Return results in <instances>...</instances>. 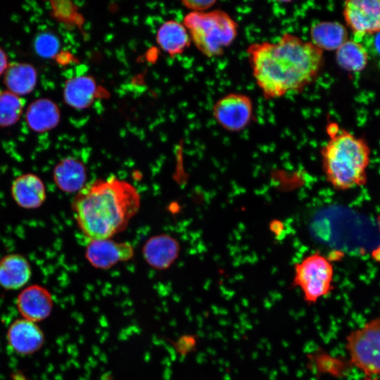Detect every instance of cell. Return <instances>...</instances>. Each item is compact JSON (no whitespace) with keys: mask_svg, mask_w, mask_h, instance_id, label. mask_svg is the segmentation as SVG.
I'll use <instances>...</instances> for the list:
<instances>
[{"mask_svg":"<svg viewBox=\"0 0 380 380\" xmlns=\"http://www.w3.org/2000/svg\"><path fill=\"white\" fill-rule=\"evenodd\" d=\"M246 53L255 83L266 99L303 91L317 79L324 61L323 51L290 32L275 42L252 43Z\"/></svg>","mask_w":380,"mask_h":380,"instance_id":"6da1fadb","label":"cell"},{"mask_svg":"<svg viewBox=\"0 0 380 380\" xmlns=\"http://www.w3.org/2000/svg\"><path fill=\"white\" fill-rule=\"evenodd\" d=\"M140 205L137 188L115 176L87 183L72 201L78 227L89 241L112 238L125 230Z\"/></svg>","mask_w":380,"mask_h":380,"instance_id":"7a4b0ae2","label":"cell"},{"mask_svg":"<svg viewBox=\"0 0 380 380\" xmlns=\"http://www.w3.org/2000/svg\"><path fill=\"white\" fill-rule=\"evenodd\" d=\"M326 130L329 139L320 154L327 181L338 191L365 186L371 155L367 141L334 121L328 122Z\"/></svg>","mask_w":380,"mask_h":380,"instance_id":"3957f363","label":"cell"},{"mask_svg":"<svg viewBox=\"0 0 380 380\" xmlns=\"http://www.w3.org/2000/svg\"><path fill=\"white\" fill-rule=\"evenodd\" d=\"M183 24L197 49L208 58L223 54L238 35V23L226 11L190 12Z\"/></svg>","mask_w":380,"mask_h":380,"instance_id":"277c9868","label":"cell"},{"mask_svg":"<svg viewBox=\"0 0 380 380\" xmlns=\"http://www.w3.org/2000/svg\"><path fill=\"white\" fill-rule=\"evenodd\" d=\"M334 272L331 260L314 253L295 265L293 286L300 289L308 305L315 304L333 290Z\"/></svg>","mask_w":380,"mask_h":380,"instance_id":"5b68a950","label":"cell"},{"mask_svg":"<svg viewBox=\"0 0 380 380\" xmlns=\"http://www.w3.org/2000/svg\"><path fill=\"white\" fill-rule=\"evenodd\" d=\"M350 361L367 376H380V317L372 319L346 336Z\"/></svg>","mask_w":380,"mask_h":380,"instance_id":"8992f818","label":"cell"},{"mask_svg":"<svg viewBox=\"0 0 380 380\" xmlns=\"http://www.w3.org/2000/svg\"><path fill=\"white\" fill-rule=\"evenodd\" d=\"M212 114L224 129L239 132L246 128L253 119V101L246 94L229 93L215 103Z\"/></svg>","mask_w":380,"mask_h":380,"instance_id":"52a82bcc","label":"cell"},{"mask_svg":"<svg viewBox=\"0 0 380 380\" xmlns=\"http://www.w3.org/2000/svg\"><path fill=\"white\" fill-rule=\"evenodd\" d=\"M343 15L346 27L357 39L380 32V0H348Z\"/></svg>","mask_w":380,"mask_h":380,"instance_id":"ba28073f","label":"cell"},{"mask_svg":"<svg viewBox=\"0 0 380 380\" xmlns=\"http://www.w3.org/2000/svg\"><path fill=\"white\" fill-rule=\"evenodd\" d=\"M134 248L129 242H118L112 238L90 240L85 249L89 264L99 270H108L132 258Z\"/></svg>","mask_w":380,"mask_h":380,"instance_id":"9c48e42d","label":"cell"},{"mask_svg":"<svg viewBox=\"0 0 380 380\" xmlns=\"http://www.w3.org/2000/svg\"><path fill=\"white\" fill-rule=\"evenodd\" d=\"M6 337L11 350L20 356L36 353L45 343L44 331L38 323L22 317L11 322L7 329Z\"/></svg>","mask_w":380,"mask_h":380,"instance_id":"30bf717a","label":"cell"},{"mask_svg":"<svg viewBox=\"0 0 380 380\" xmlns=\"http://www.w3.org/2000/svg\"><path fill=\"white\" fill-rule=\"evenodd\" d=\"M53 298L46 287L40 284L26 286L16 298V308L22 318L39 323L47 319L53 308Z\"/></svg>","mask_w":380,"mask_h":380,"instance_id":"8fae6325","label":"cell"},{"mask_svg":"<svg viewBox=\"0 0 380 380\" xmlns=\"http://www.w3.org/2000/svg\"><path fill=\"white\" fill-rule=\"evenodd\" d=\"M11 194L15 203L26 210L39 208L46 198V189L43 180L31 172L22 174L13 180Z\"/></svg>","mask_w":380,"mask_h":380,"instance_id":"7c38bea8","label":"cell"},{"mask_svg":"<svg viewBox=\"0 0 380 380\" xmlns=\"http://www.w3.org/2000/svg\"><path fill=\"white\" fill-rule=\"evenodd\" d=\"M180 246L173 236L162 234L151 236L144 243L142 254L146 263L157 270L168 269L178 258Z\"/></svg>","mask_w":380,"mask_h":380,"instance_id":"4fadbf2b","label":"cell"},{"mask_svg":"<svg viewBox=\"0 0 380 380\" xmlns=\"http://www.w3.org/2000/svg\"><path fill=\"white\" fill-rule=\"evenodd\" d=\"M31 277V265L25 255L12 253L0 258V286L4 290L23 289Z\"/></svg>","mask_w":380,"mask_h":380,"instance_id":"5bb4252c","label":"cell"},{"mask_svg":"<svg viewBox=\"0 0 380 380\" xmlns=\"http://www.w3.org/2000/svg\"><path fill=\"white\" fill-rule=\"evenodd\" d=\"M53 179L61 191L68 194H77L87 184V170L79 159L66 157L61 159L54 167Z\"/></svg>","mask_w":380,"mask_h":380,"instance_id":"9a60e30c","label":"cell"},{"mask_svg":"<svg viewBox=\"0 0 380 380\" xmlns=\"http://www.w3.org/2000/svg\"><path fill=\"white\" fill-rule=\"evenodd\" d=\"M99 86L90 75H78L68 80L63 96L67 105L82 110L89 108L99 96Z\"/></svg>","mask_w":380,"mask_h":380,"instance_id":"2e32d148","label":"cell"},{"mask_svg":"<svg viewBox=\"0 0 380 380\" xmlns=\"http://www.w3.org/2000/svg\"><path fill=\"white\" fill-rule=\"evenodd\" d=\"M60 120L61 112L58 105L46 98L34 101L25 112L28 127L39 133L53 129L58 125Z\"/></svg>","mask_w":380,"mask_h":380,"instance_id":"e0dca14e","label":"cell"},{"mask_svg":"<svg viewBox=\"0 0 380 380\" xmlns=\"http://www.w3.org/2000/svg\"><path fill=\"white\" fill-rule=\"evenodd\" d=\"M310 42L322 51H336L348 39L346 26L337 21H319L310 28Z\"/></svg>","mask_w":380,"mask_h":380,"instance_id":"ac0fdd59","label":"cell"},{"mask_svg":"<svg viewBox=\"0 0 380 380\" xmlns=\"http://www.w3.org/2000/svg\"><path fill=\"white\" fill-rule=\"evenodd\" d=\"M4 82L6 90L19 96H25L35 88L37 72L30 63H12L8 64L4 74Z\"/></svg>","mask_w":380,"mask_h":380,"instance_id":"d6986e66","label":"cell"},{"mask_svg":"<svg viewBox=\"0 0 380 380\" xmlns=\"http://www.w3.org/2000/svg\"><path fill=\"white\" fill-rule=\"evenodd\" d=\"M156 41L158 46L172 56L182 53L191 42L184 25L172 20L165 21L160 26Z\"/></svg>","mask_w":380,"mask_h":380,"instance_id":"ffe728a7","label":"cell"},{"mask_svg":"<svg viewBox=\"0 0 380 380\" xmlns=\"http://www.w3.org/2000/svg\"><path fill=\"white\" fill-rule=\"evenodd\" d=\"M336 61L342 69L353 72L363 70L368 63L365 48L355 39H348L335 53Z\"/></svg>","mask_w":380,"mask_h":380,"instance_id":"44dd1931","label":"cell"},{"mask_svg":"<svg viewBox=\"0 0 380 380\" xmlns=\"http://www.w3.org/2000/svg\"><path fill=\"white\" fill-rule=\"evenodd\" d=\"M25 105L21 96L8 90L0 91V127L15 124L20 118Z\"/></svg>","mask_w":380,"mask_h":380,"instance_id":"7402d4cb","label":"cell"},{"mask_svg":"<svg viewBox=\"0 0 380 380\" xmlns=\"http://www.w3.org/2000/svg\"><path fill=\"white\" fill-rule=\"evenodd\" d=\"M34 49L41 57L52 58L58 53L60 49V42L54 34L49 32L39 33L34 39Z\"/></svg>","mask_w":380,"mask_h":380,"instance_id":"603a6c76","label":"cell"},{"mask_svg":"<svg viewBox=\"0 0 380 380\" xmlns=\"http://www.w3.org/2000/svg\"><path fill=\"white\" fill-rule=\"evenodd\" d=\"M216 2L213 0H185L182 1V4L191 12H205L213 7Z\"/></svg>","mask_w":380,"mask_h":380,"instance_id":"cb8c5ba5","label":"cell"},{"mask_svg":"<svg viewBox=\"0 0 380 380\" xmlns=\"http://www.w3.org/2000/svg\"><path fill=\"white\" fill-rule=\"evenodd\" d=\"M8 64L7 55L0 46V76L4 74Z\"/></svg>","mask_w":380,"mask_h":380,"instance_id":"d4e9b609","label":"cell"},{"mask_svg":"<svg viewBox=\"0 0 380 380\" xmlns=\"http://www.w3.org/2000/svg\"><path fill=\"white\" fill-rule=\"evenodd\" d=\"M11 380H28L25 374L20 370H15L11 373Z\"/></svg>","mask_w":380,"mask_h":380,"instance_id":"484cf974","label":"cell"},{"mask_svg":"<svg viewBox=\"0 0 380 380\" xmlns=\"http://www.w3.org/2000/svg\"><path fill=\"white\" fill-rule=\"evenodd\" d=\"M375 46L376 50L380 53V32L376 34Z\"/></svg>","mask_w":380,"mask_h":380,"instance_id":"4316f807","label":"cell"},{"mask_svg":"<svg viewBox=\"0 0 380 380\" xmlns=\"http://www.w3.org/2000/svg\"><path fill=\"white\" fill-rule=\"evenodd\" d=\"M364 380H378L376 378H372V376H367Z\"/></svg>","mask_w":380,"mask_h":380,"instance_id":"83f0119b","label":"cell"},{"mask_svg":"<svg viewBox=\"0 0 380 380\" xmlns=\"http://www.w3.org/2000/svg\"><path fill=\"white\" fill-rule=\"evenodd\" d=\"M377 223H378L379 228L380 230V215L377 217Z\"/></svg>","mask_w":380,"mask_h":380,"instance_id":"f1b7e54d","label":"cell"}]
</instances>
